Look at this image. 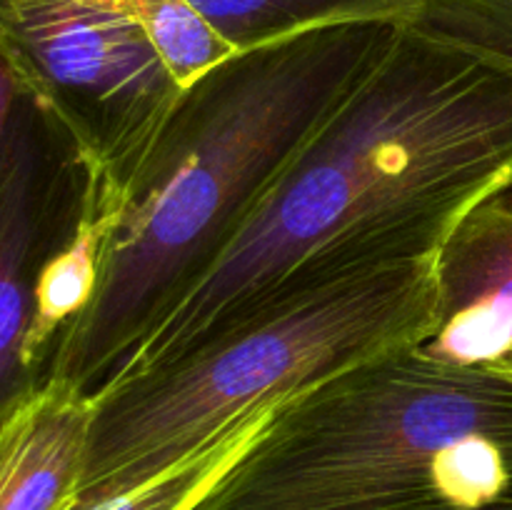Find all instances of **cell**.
<instances>
[{
	"label": "cell",
	"instance_id": "1",
	"mask_svg": "<svg viewBox=\"0 0 512 510\" xmlns=\"http://www.w3.org/2000/svg\"><path fill=\"white\" fill-rule=\"evenodd\" d=\"M510 185L512 73L403 25L113 380L340 278L435 258L475 205Z\"/></svg>",
	"mask_w": 512,
	"mask_h": 510
},
{
	"label": "cell",
	"instance_id": "2",
	"mask_svg": "<svg viewBox=\"0 0 512 510\" xmlns=\"http://www.w3.org/2000/svg\"><path fill=\"white\" fill-rule=\"evenodd\" d=\"M398 23H343L245 50L183 90L125 188L98 293L45 378L93 398L230 248L320 125L388 53Z\"/></svg>",
	"mask_w": 512,
	"mask_h": 510
},
{
	"label": "cell",
	"instance_id": "3",
	"mask_svg": "<svg viewBox=\"0 0 512 510\" xmlns=\"http://www.w3.org/2000/svg\"><path fill=\"white\" fill-rule=\"evenodd\" d=\"M512 505V378L415 348L280 405L195 510Z\"/></svg>",
	"mask_w": 512,
	"mask_h": 510
},
{
	"label": "cell",
	"instance_id": "4",
	"mask_svg": "<svg viewBox=\"0 0 512 510\" xmlns=\"http://www.w3.org/2000/svg\"><path fill=\"white\" fill-rule=\"evenodd\" d=\"M435 258L393 263L283 300L183 358L93 395L73 508L115 498L215 448L333 375L433 330Z\"/></svg>",
	"mask_w": 512,
	"mask_h": 510
},
{
	"label": "cell",
	"instance_id": "5",
	"mask_svg": "<svg viewBox=\"0 0 512 510\" xmlns=\"http://www.w3.org/2000/svg\"><path fill=\"white\" fill-rule=\"evenodd\" d=\"M0 45L115 213L183 95L123 0H0Z\"/></svg>",
	"mask_w": 512,
	"mask_h": 510
},
{
	"label": "cell",
	"instance_id": "6",
	"mask_svg": "<svg viewBox=\"0 0 512 510\" xmlns=\"http://www.w3.org/2000/svg\"><path fill=\"white\" fill-rule=\"evenodd\" d=\"M88 163L63 125L20 93L0 150V420L38 388L25 368L35 288L88 203Z\"/></svg>",
	"mask_w": 512,
	"mask_h": 510
},
{
	"label": "cell",
	"instance_id": "7",
	"mask_svg": "<svg viewBox=\"0 0 512 510\" xmlns=\"http://www.w3.org/2000/svg\"><path fill=\"white\" fill-rule=\"evenodd\" d=\"M418 353L448 365L512 353V185L475 205L435 255V320Z\"/></svg>",
	"mask_w": 512,
	"mask_h": 510
},
{
	"label": "cell",
	"instance_id": "8",
	"mask_svg": "<svg viewBox=\"0 0 512 510\" xmlns=\"http://www.w3.org/2000/svg\"><path fill=\"white\" fill-rule=\"evenodd\" d=\"M93 398L45 378L0 420V510H70L83 478Z\"/></svg>",
	"mask_w": 512,
	"mask_h": 510
},
{
	"label": "cell",
	"instance_id": "9",
	"mask_svg": "<svg viewBox=\"0 0 512 510\" xmlns=\"http://www.w3.org/2000/svg\"><path fill=\"white\" fill-rule=\"evenodd\" d=\"M110 225L113 213L105 208L95 193V185L90 183L88 203L78 228L68 243L45 263L35 288L33 323L25 340L23 358L25 368L38 383L45 380L60 335L90 308L98 293Z\"/></svg>",
	"mask_w": 512,
	"mask_h": 510
},
{
	"label": "cell",
	"instance_id": "10",
	"mask_svg": "<svg viewBox=\"0 0 512 510\" xmlns=\"http://www.w3.org/2000/svg\"><path fill=\"white\" fill-rule=\"evenodd\" d=\"M235 53L343 23L410 25L418 0H190Z\"/></svg>",
	"mask_w": 512,
	"mask_h": 510
},
{
	"label": "cell",
	"instance_id": "11",
	"mask_svg": "<svg viewBox=\"0 0 512 510\" xmlns=\"http://www.w3.org/2000/svg\"><path fill=\"white\" fill-rule=\"evenodd\" d=\"M123 5L183 90L238 55L190 0H123Z\"/></svg>",
	"mask_w": 512,
	"mask_h": 510
},
{
	"label": "cell",
	"instance_id": "12",
	"mask_svg": "<svg viewBox=\"0 0 512 510\" xmlns=\"http://www.w3.org/2000/svg\"><path fill=\"white\" fill-rule=\"evenodd\" d=\"M405 28L512 73V0H418Z\"/></svg>",
	"mask_w": 512,
	"mask_h": 510
},
{
	"label": "cell",
	"instance_id": "13",
	"mask_svg": "<svg viewBox=\"0 0 512 510\" xmlns=\"http://www.w3.org/2000/svg\"><path fill=\"white\" fill-rule=\"evenodd\" d=\"M273 413L263 415L253 425L235 433L233 438L223 440L215 448L195 455L188 463L175 465L168 473L158 475V478L148 480V483L138 485V488L128 490V493L75 510H193L203 500V495L213 488L215 480L240 458V453L248 448L250 440L260 433L265 420Z\"/></svg>",
	"mask_w": 512,
	"mask_h": 510
},
{
	"label": "cell",
	"instance_id": "14",
	"mask_svg": "<svg viewBox=\"0 0 512 510\" xmlns=\"http://www.w3.org/2000/svg\"><path fill=\"white\" fill-rule=\"evenodd\" d=\"M20 93H23V88H20L18 75H15L13 65H10L8 55H5L3 45H0V150H3L10 115H13L15 100H18Z\"/></svg>",
	"mask_w": 512,
	"mask_h": 510
},
{
	"label": "cell",
	"instance_id": "15",
	"mask_svg": "<svg viewBox=\"0 0 512 510\" xmlns=\"http://www.w3.org/2000/svg\"><path fill=\"white\" fill-rule=\"evenodd\" d=\"M488 368L500 370V373L510 375V378H512V353H510V355H505V358H503V360H498V363H495V365H488Z\"/></svg>",
	"mask_w": 512,
	"mask_h": 510
},
{
	"label": "cell",
	"instance_id": "16",
	"mask_svg": "<svg viewBox=\"0 0 512 510\" xmlns=\"http://www.w3.org/2000/svg\"><path fill=\"white\" fill-rule=\"evenodd\" d=\"M485 510H512V505H495V508H485Z\"/></svg>",
	"mask_w": 512,
	"mask_h": 510
},
{
	"label": "cell",
	"instance_id": "17",
	"mask_svg": "<svg viewBox=\"0 0 512 510\" xmlns=\"http://www.w3.org/2000/svg\"><path fill=\"white\" fill-rule=\"evenodd\" d=\"M193 510H195V508H193Z\"/></svg>",
	"mask_w": 512,
	"mask_h": 510
}]
</instances>
